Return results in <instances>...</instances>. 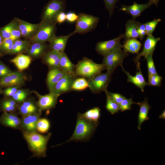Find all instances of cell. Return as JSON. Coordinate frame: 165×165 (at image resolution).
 <instances>
[{"label":"cell","mask_w":165,"mask_h":165,"mask_svg":"<svg viewBox=\"0 0 165 165\" xmlns=\"http://www.w3.org/2000/svg\"><path fill=\"white\" fill-rule=\"evenodd\" d=\"M148 85L150 86H160L161 84L163 78L158 74L148 75Z\"/></svg>","instance_id":"e575fe53"},{"label":"cell","mask_w":165,"mask_h":165,"mask_svg":"<svg viewBox=\"0 0 165 165\" xmlns=\"http://www.w3.org/2000/svg\"><path fill=\"white\" fill-rule=\"evenodd\" d=\"M28 47V45L25 41L17 40L14 42L11 50L8 53L10 54L19 53L26 50Z\"/></svg>","instance_id":"f546056e"},{"label":"cell","mask_w":165,"mask_h":165,"mask_svg":"<svg viewBox=\"0 0 165 165\" xmlns=\"http://www.w3.org/2000/svg\"><path fill=\"white\" fill-rule=\"evenodd\" d=\"M66 14L63 11L58 13L55 18L56 23L61 24L64 22L66 20Z\"/></svg>","instance_id":"7dc6e473"},{"label":"cell","mask_w":165,"mask_h":165,"mask_svg":"<svg viewBox=\"0 0 165 165\" xmlns=\"http://www.w3.org/2000/svg\"><path fill=\"white\" fill-rule=\"evenodd\" d=\"M20 31L21 36L25 38L32 37L38 31L40 25L33 24L19 19H16Z\"/></svg>","instance_id":"9a60e30c"},{"label":"cell","mask_w":165,"mask_h":165,"mask_svg":"<svg viewBox=\"0 0 165 165\" xmlns=\"http://www.w3.org/2000/svg\"><path fill=\"white\" fill-rule=\"evenodd\" d=\"M106 92L110 97L117 103L119 104L126 97L123 95L116 93H114L108 91L107 90L105 92Z\"/></svg>","instance_id":"7bdbcfd3"},{"label":"cell","mask_w":165,"mask_h":165,"mask_svg":"<svg viewBox=\"0 0 165 165\" xmlns=\"http://www.w3.org/2000/svg\"><path fill=\"white\" fill-rule=\"evenodd\" d=\"M129 54L119 48L104 56L102 64L107 72L112 73L119 66H122L123 61Z\"/></svg>","instance_id":"5b68a950"},{"label":"cell","mask_w":165,"mask_h":165,"mask_svg":"<svg viewBox=\"0 0 165 165\" xmlns=\"http://www.w3.org/2000/svg\"><path fill=\"white\" fill-rule=\"evenodd\" d=\"M98 124L89 121L78 113L73 133L71 138L66 142L86 141L89 140L95 131Z\"/></svg>","instance_id":"6da1fadb"},{"label":"cell","mask_w":165,"mask_h":165,"mask_svg":"<svg viewBox=\"0 0 165 165\" xmlns=\"http://www.w3.org/2000/svg\"><path fill=\"white\" fill-rule=\"evenodd\" d=\"M138 31L139 38L141 40L144 36L146 35L144 24L140 23L138 28Z\"/></svg>","instance_id":"bcb514c9"},{"label":"cell","mask_w":165,"mask_h":165,"mask_svg":"<svg viewBox=\"0 0 165 165\" xmlns=\"http://www.w3.org/2000/svg\"><path fill=\"white\" fill-rule=\"evenodd\" d=\"M105 69L102 63L97 64L91 59L84 57L75 65V74L76 76L90 79Z\"/></svg>","instance_id":"7a4b0ae2"},{"label":"cell","mask_w":165,"mask_h":165,"mask_svg":"<svg viewBox=\"0 0 165 165\" xmlns=\"http://www.w3.org/2000/svg\"><path fill=\"white\" fill-rule=\"evenodd\" d=\"M31 43L26 50L27 53L29 56L38 57L44 55L47 49L45 43L39 42Z\"/></svg>","instance_id":"44dd1931"},{"label":"cell","mask_w":165,"mask_h":165,"mask_svg":"<svg viewBox=\"0 0 165 165\" xmlns=\"http://www.w3.org/2000/svg\"><path fill=\"white\" fill-rule=\"evenodd\" d=\"M112 74L107 72L97 75L88 81L89 87L92 92L98 94L107 90L112 77Z\"/></svg>","instance_id":"52a82bcc"},{"label":"cell","mask_w":165,"mask_h":165,"mask_svg":"<svg viewBox=\"0 0 165 165\" xmlns=\"http://www.w3.org/2000/svg\"><path fill=\"white\" fill-rule=\"evenodd\" d=\"M78 17V15L75 13L70 12L66 14V19L68 22L73 23L76 21Z\"/></svg>","instance_id":"f6af8a7d"},{"label":"cell","mask_w":165,"mask_h":165,"mask_svg":"<svg viewBox=\"0 0 165 165\" xmlns=\"http://www.w3.org/2000/svg\"><path fill=\"white\" fill-rule=\"evenodd\" d=\"M118 0H104L105 6L109 11L111 16L115 8L116 5Z\"/></svg>","instance_id":"b9f144b4"},{"label":"cell","mask_w":165,"mask_h":165,"mask_svg":"<svg viewBox=\"0 0 165 165\" xmlns=\"http://www.w3.org/2000/svg\"><path fill=\"white\" fill-rule=\"evenodd\" d=\"M38 116L34 113L25 116L23 120V125L29 132L33 131L36 127Z\"/></svg>","instance_id":"83f0119b"},{"label":"cell","mask_w":165,"mask_h":165,"mask_svg":"<svg viewBox=\"0 0 165 165\" xmlns=\"http://www.w3.org/2000/svg\"><path fill=\"white\" fill-rule=\"evenodd\" d=\"M101 109L98 107L89 109L83 113H81V116L87 120L91 122L98 124L101 116Z\"/></svg>","instance_id":"484cf974"},{"label":"cell","mask_w":165,"mask_h":165,"mask_svg":"<svg viewBox=\"0 0 165 165\" xmlns=\"http://www.w3.org/2000/svg\"><path fill=\"white\" fill-rule=\"evenodd\" d=\"M66 74L59 68L50 69L48 72L46 79L47 85L50 92L57 83Z\"/></svg>","instance_id":"ac0fdd59"},{"label":"cell","mask_w":165,"mask_h":165,"mask_svg":"<svg viewBox=\"0 0 165 165\" xmlns=\"http://www.w3.org/2000/svg\"><path fill=\"white\" fill-rule=\"evenodd\" d=\"M159 1L160 0H149L148 2L151 5L154 4L156 6H157Z\"/></svg>","instance_id":"681fc988"},{"label":"cell","mask_w":165,"mask_h":165,"mask_svg":"<svg viewBox=\"0 0 165 165\" xmlns=\"http://www.w3.org/2000/svg\"><path fill=\"white\" fill-rule=\"evenodd\" d=\"M136 64L137 71L134 76L130 75L128 72L124 68L123 65L121 67L122 71L125 72L127 76V81L134 84L140 88L142 92H144L145 87L148 85L147 82L146 81L142 74L140 62Z\"/></svg>","instance_id":"4fadbf2b"},{"label":"cell","mask_w":165,"mask_h":165,"mask_svg":"<svg viewBox=\"0 0 165 165\" xmlns=\"http://www.w3.org/2000/svg\"><path fill=\"white\" fill-rule=\"evenodd\" d=\"M1 91H0V93H1Z\"/></svg>","instance_id":"f5cc1de1"},{"label":"cell","mask_w":165,"mask_h":165,"mask_svg":"<svg viewBox=\"0 0 165 165\" xmlns=\"http://www.w3.org/2000/svg\"><path fill=\"white\" fill-rule=\"evenodd\" d=\"M160 39V38H155L152 35H147L142 52L138 53L133 59L135 63L137 64L139 62L141 57H144L145 58L149 55H152L157 43Z\"/></svg>","instance_id":"8fae6325"},{"label":"cell","mask_w":165,"mask_h":165,"mask_svg":"<svg viewBox=\"0 0 165 165\" xmlns=\"http://www.w3.org/2000/svg\"><path fill=\"white\" fill-rule=\"evenodd\" d=\"M28 95V92L23 89L18 90L12 96V99L16 102H22L24 101Z\"/></svg>","instance_id":"d590c367"},{"label":"cell","mask_w":165,"mask_h":165,"mask_svg":"<svg viewBox=\"0 0 165 165\" xmlns=\"http://www.w3.org/2000/svg\"><path fill=\"white\" fill-rule=\"evenodd\" d=\"M3 40V38H2V37L1 36V35L0 34V49L1 48V46Z\"/></svg>","instance_id":"816d5d0a"},{"label":"cell","mask_w":165,"mask_h":165,"mask_svg":"<svg viewBox=\"0 0 165 165\" xmlns=\"http://www.w3.org/2000/svg\"><path fill=\"white\" fill-rule=\"evenodd\" d=\"M51 134L43 136L37 133L31 131L25 133L24 137L31 150L36 155L45 156L46 146Z\"/></svg>","instance_id":"3957f363"},{"label":"cell","mask_w":165,"mask_h":165,"mask_svg":"<svg viewBox=\"0 0 165 165\" xmlns=\"http://www.w3.org/2000/svg\"><path fill=\"white\" fill-rule=\"evenodd\" d=\"M140 23L135 20H130L126 23V31L123 35L126 40L130 38H139L138 33V28Z\"/></svg>","instance_id":"603a6c76"},{"label":"cell","mask_w":165,"mask_h":165,"mask_svg":"<svg viewBox=\"0 0 165 165\" xmlns=\"http://www.w3.org/2000/svg\"><path fill=\"white\" fill-rule=\"evenodd\" d=\"M64 2L62 0H51L45 9L42 21L56 23L55 20L57 15L64 11Z\"/></svg>","instance_id":"ba28073f"},{"label":"cell","mask_w":165,"mask_h":165,"mask_svg":"<svg viewBox=\"0 0 165 165\" xmlns=\"http://www.w3.org/2000/svg\"><path fill=\"white\" fill-rule=\"evenodd\" d=\"M2 122L8 126L16 127L20 124V120L16 115L5 112L1 118Z\"/></svg>","instance_id":"4316f807"},{"label":"cell","mask_w":165,"mask_h":165,"mask_svg":"<svg viewBox=\"0 0 165 165\" xmlns=\"http://www.w3.org/2000/svg\"><path fill=\"white\" fill-rule=\"evenodd\" d=\"M141 45V42L136 38H130L126 40L123 48L126 52L138 54Z\"/></svg>","instance_id":"d4e9b609"},{"label":"cell","mask_w":165,"mask_h":165,"mask_svg":"<svg viewBox=\"0 0 165 165\" xmlns=\"http://www.w3.org/2000/svg\"><path fill=\"white\" fill-rule=\"evenodd\" d=\"M78 15L75 30L71 33L72 35L75 33L83 34L89 32L96 27L99 20L98 17L83 13Z\"/></svg>","instance_id":"277c9868"},{"label":"cell","mask_w":165,"mask_h":165,"mask_svg":"<svg viewBox=\"0 0 165 165\" xmlns=\"http://www.w3.org/2000/svg\"><path fill=\"white\" fill-rule=\"evenodd\" d=\"M31 61V58L29 55L19 53L10 61L15 64L19 71L21 72L29 67Z\"/></svg>","instance_id":"7402d4cb"},{"label":"cell","mask_w":165,"mask_h":165,"mask_svg":"<svg viewBox=\"0 0 165 165\" xmlns=\"http://www.w3.org/2000/svg\"><path fill=\"white\" fill-rule=\"evenodd\" d=\"M19 87L18 86H9L4 90L3 93L6 96L12 97L16 92Z\"/></svg>","instance_id":"ee69618b"},{"label":"cell","mask_w":165,"mask_h":165,"mask_svg":"<svg viewBox=\"0 0 165 165\" xmlns=\"http://www.w3.org/2000/svg\"><path fill=\"white\" fill-rule=\"evenodd\" d=\"M159 118L163 119H165V111L163 110L161 114L159 116Z\"/></svg>","instance_id":"f907efd6"},{"label":"cell","mask_w":165,"mask_h":165,"mask_svg":"<svg viewBox=\"0 0 165 165\" xmlns=\"http://www.w3.org/2000/svg\"><path fill=\"white\" fill-rule=\"evenodd\" d=\"M16 106V101L13 99L5 100L1 105L2 109L7 112L13 111L15 109Z\"/></svg>","instance_id":"8d00e7d4"},{"label":"cell","mask_w":165,"mask_h":165,"mask_svg":"<svg viewBox=\"0 0 165 165\" xmlns=\"http://www.w3.org/2000/svg\"><path fill=\"white\" fill-rule=\"evenodd\" d=\"M26 79L25 76L21 72H12L1 78L0 80V86H19L23 84Z\"/></svg>","instance_id":"7c38bea8"},{"label":"cell","mask_w":165,"mask_h":165,"mask_svg":"<svg viewBox=\"0 0 165 165\" xmlns=\"http://www.w3.org/2000/svg\"><path fill=\"white\" fill-rule=\"evenodd\" d=\"M75 66L65 53L64 52H62L60 62L59 68L67 74L76 76L75 74Z\"/></svg>","instance_id":"cb8c5ba5"},{"label":"cell","mask_w":165,"mask_h":165,"mask_svg":"<svg viewBox=\"0 0 165 165\" xmlns=\"http://www.w3.org/2000/svg\"><path fill=\"white\" fill-rule=\"evenodd\" d=\"M152 55H149L145 59L147 62L148 75L157 74L152 58Z\"/></svg>","instance_id":"f35d334b"},{"label":"cell","mask_w":165,"mask_h":165,"mask_svg":"<svg viewBox=\"0 0 165 165\" xmlns=\"http://www.w3.org/2000/svg\"><path fill=\"white\" fill-rule=\"evenodd\" d=\"M56 23L41 21L36 34L29 39L31 42H49L55 35Z\"/></svg>","instance_id":"8992f818"},{"label":"cell","mask_w":165,"mask_h":165,"mask_svg":"<svg viewBox=\"0 0 165 165\" xmlns=\"http://www.w3.org/2000/svg\"><path fill=\"white\" fill-rule=\"evenodd\" d=\"M139 102H135L132 100V97L127 99L125 98L119 104L120 110L123 112L131 109V106L133 104L138 105Z\"/></svg>","instance_id":"836d02e7"},{"label":"cell","mask_w":165,"mask_h":165,"mask_svg":"<svg viewBox=\"0 0 165 165\" xmlns=\"http://www.w3.org/2000/svg\"><path fill=\"white\" fill-rule=\"evenodd\" d=\"M13 25L10 38L14 42L16 40L19 39V38L21 36V35L16 21L15 20L13 21Z\"/></svg>","instance_id":"74e56055"},{"label":"cell","mask_w":165,"mask_h":165,"mask_svg":"<svg viewBox=\"0 0 165 165\" xmlns=\"http://www.w3.org/2000/svg\"><path fill=\"white\" fill-rule=\"evenodd\" d=\"M0 72H5L10 73L12 72L3 63L0 62Z\"/></svg>","instance_id":"c3c4849f"},{"label":"cell","mask_w":165,"mask_h":165,"mask_svg":"<svg viewBox=\"0 0 165 165\" xmlns=\"http://www.w3.org/2000/svg\"><path fill=\"white\" fill-rule=\"evenodd\" d=\"M72 35L71 33L64 36H57L54 35L49 41L50 50L61 53L64 52L68 39Z\"/></svg>","instance_id":"e0dca14e"},{"label":"cell","mask_w":165,"mask_h":165,"mask_svg":"<svg viewBox=\"0 0 165 165\" xmlns=\"http://www.w3.org/2000/svg\"><path fill=\"white\" fill-rule=\"evenodd\" d=\"M62 53L50 50L44 55L43 60L51 69L59 68V64Z\"/></svg>","instance_id":"d6986e66"},{"label":"cell","mask_w":165,"mask_h":165,"mask_svg":"<svg viewBox=\"0 0 165 165\" xmlns=\"http://www.w3.org/2000/svg\"><path fill=\"white\" fill-rule=\"evenodd\" d=\"M20 113L24 116L34 113L37 110V108L31 101H24L19 108Z\"/></svg>","instance_id":"f1b7e54d"},{"label":"cell","mask_w":165,"mask_h":165,"mask_svg":"<svg viewBox=\"0 0 165 165\" xmlns=\"http://www.w3.org/2000/svg\"><path fill=\"white\" fill-rule=\"evenodd\" d=\"M13 23V21L11 22L0 30V34L3 39L10 38Z\"/></svg>","instance_id":"ab89813d"},{"label":"cell","mask_w":165,"mask_h":165,"mask_svg":"<svg viewBox=\"0 0 165 165\" xmlns=\"http://www.w3.org/2000/svg\"><path fill=\"white\" fill-rule=\"evenodd\" d=\"M50 123L45 118L38 119L37 122L36 128L39 132L45 133L47 132L50 127Z\"/></svg>","instance_id":"1f68e13d"},{"label":"cell","mask_w":165,"mask_h":165,"mask_svg":"<svg viewBox=\"0 0 165 165\" xmlns=\"http://www.w3.org/2000/svg\"><path fill=\"white\" fill-rule=\"evenodd\" d=\"M161 21L160 19H154L145 24L146 35H152L158 23Z\"/></svg>","instance_id":"d6a6232c"},{"label":"cell","mask_w":165,"mask_h":165,"mask_svg":"<svg viewBox=\"0 0 165 165\" xmlns=\"http://www.w3.org/2000/svg\"><path fill=\"white\" fill-rule=\"evenodd\" d=\"M123 35L109 40L102 41L97 43L95 49L97 52L103 56L117 49L122 48L123 45L120 43Z\"/></svg>","instance_id":"9c48e42d"},{"label":"cell","mask_w":165,"mask_h":165,"mask_svg":"<svg viewBox=\"0 0 165 165\" xmlns=\"http://www.w3.org/2000/svg\"><path fill=\"white\" fill-rule=\"evenodd\" d=\"M151 5L148 2L144 4H139L134 2L132 5L130 6L121 5V7L119 10L130 14L133 19H135L139 16L144 11L150 7Z\"/></svg>","instance_id":"2e32d148"},{"label":"cell","mask_w":165,"mask_h":165,"mask_svg":"<svg viewBox=\"0 0 165 165\" xmlns=\"http://www.w3.org/2000/svg\"><path fill=\"white\" fill-rule=\"evenodd\" d=\"M140 108L138 115V130H141V125L145 121L149 119L148 114L151 107L148 102L147 98H145L142 101L139 102Z\"/></svg>","instance_id":"ffe728a7"},{"label":"cell","mask_w":165,"mask_h":165,"mask_svg":"<svg viewBox=\"0 0 165 165\" xmlns=\"http://www.w3.org/2000/svg\"><path fill=\"white\" fill-rule=\"evenodd\" d=\"M76 76L66 74L57 83L51 91L60 95L70 91L72 90V85Z\"/></svg>","instance_id":"5bb4252c"},{"label":"cell","mask_w":165,"mask_h":165,"mask_svg":"<svg viewBox=\"0 0 165 165\" xmlns=\"http://www.w3.org/2000/svg\"><path fill=\"white\" fill-rule=\"evenodd\" d=\"M38 98L37 105L40 110L49 109L54 108L57 103V98L60 95L53 92L45 95H41L38 92H34Z\"/></svg>","instance_id":"30bf717a"},{"label":"cell","mask_w":165,"mask_h":165,"mask_svg":"<svg viewBox=\"0 0 165 165\" xmlns=\"http://www.w3.org/2000/svg\"><path fill=\"white\" fill-rule=\"evenodd\" d=\"M106 96V101L105 107L108 112L112 115L118 113L120 110L119 105L113 100L105 92Z\"/></svg>","instance_id":"4dcf8cb0"},{"label":"cell","mask_w":165,"mask_h":165,"mask_svg":"<svg viewBox=\"0 0 165 165\" xmlns=\"http://www.w3.org/2000/svg\"><path fill=\"white\" fill-rule=\"evenodd\" d=\"M14 41L10 38L3 39L0 49L8 53L11 50Z\"/></svg>","instance_id":"60d3db41"}]
</instances>
